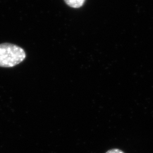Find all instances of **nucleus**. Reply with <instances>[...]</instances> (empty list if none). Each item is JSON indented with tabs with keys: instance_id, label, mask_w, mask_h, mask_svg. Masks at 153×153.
<instances>
[{
	"instance_id": "nucleus-1",
	"label": "nucleus",
	"mask_w": 153,
	"mask_h": 153,
	"mask_svg": "<svg viewBox=\"0 0 153 153\" xmlns=\"http://www.w3.org/2000/svg\"><path fill=\"white\" fill-rule=\"evenodd\" d=\"M24 49L16 44H0V67L12 68L21 63L26 59Z\"/></svg>"
},
{
	"instance_id": "nucleus-3",
	"label": "nucleus",
	"mask_w": 153,
	"mask_h": 153,
	"mask_svg": "<svg viewBox=\"0 0 153 153\" xmlns=\"http://www.w3.org/2000/svg\"><path fill=\"white\" fill-rule=\"evenodd\" d=\"M105 153H125L124 152H123L122 150H121L120 149H111L108 151H107Z\"/></svg>"
},
{
	"instance_id": "nucleus-2",
	"label": "nucleus",
	"mask_w": 153,
	"mask_h": 153,
	"mask_svg": "<svg viewBox=\"0 0 153 153\" xmlns=\"http://www.w3.org/2000/svg\"><path fill=\"white\" fill-rule=\"evenodd\" d=\"M66 4L73 8H79L81 7L85 0H64Z\"/></svg>"
}]
</instances>
